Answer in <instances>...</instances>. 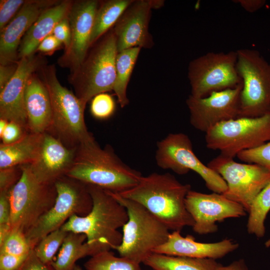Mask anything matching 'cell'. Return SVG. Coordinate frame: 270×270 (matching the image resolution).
Instances as JSON below:
<instances>
[{
  "label": "cell",
  "mask_w": 270,
  "mask_h": 270,
  "mask_svg": "<svg viewBox=\"0 0 270 270\" xmlns=\"http://www.w3.org/2000/svg\"><path fill=\"white\" fill-rule=\"evenodd\" d=\"M20 166L0 169V192H9L22 175Z\"/></svg>",
  "instance_id": "d590c367"
},
{
  "label": "cell",
  "mask_w": 270,
  "mask_h": 270,
  "mask_svg": "<svg viewBox=\"0 0 270 270\" xmlns=\"http://www.w3.org/2000/svg\"><path fill=\"white\" fill-rule=\"evenodd\" d=\"M234 2L240 6L246 11L254 12L262 8L266 4L264 0H236Z\"/></svg>",
  "instance_id": "ee69618b"
},
{
  "label": "cell",
  "mask_w": 270,
  "mask_h": 270,
  "mask_svg": "<svg viewBox=\"0 0 270 270\" xmlns=\"http://www.w3.org/2000/svg\"><path fill=\"white\" fill-rule=\"evenodd\" d=\"M155 158L160 168L171 170L178 174H186L190 170L196 172L213 192L222 194L227 190L226 184L222 177L196 156L192 141L185 134L170 133L158 141Z\"/></svg>",
  "instance_id": "7c38bea8"
},
{
  "label": "cell",
  "mask_w": 270,
  "mask_h": 270,
  "mask_svg": "<svg viewBox=\"0 0 270 270\" xmlns=\"http://www.w3.org/2000/svg\"><path fill=\"white\" fill-rule=\"evenodd\" d=\"M68 233L60 228L44 236L33 249L36 256L43 262L52 264Z\"/></svg>",
  "instance_id": "4dcf8cb0"
},
{
  "label": "cell",
  "mask_w": 270,
  "mask_h": 270,
  "mask_svg": "<svg viewBox=\"0 0 270 270\" xmlns=\"http://www.w3.org/2000/svg\"><path fill=\"white\" fill-rule=\"evenodd\" d=\"M20 270H56L50 264L42 262L32 250Z\"/></svg>",
  "instance_id": "ab89813d"
},
{
  "label": "cell",
  "mask_w": 270,
  "mask_h": 270,
  "mask_svg": "<svg viewBox=\"0 0 270 270\" xmlns=\"http://www.w3.org/2000/svg\"><path fill=\"white\" fill-rule=\"evenodd\" d=\"M83 234L68 232L52 266L56 270H74L76 261L86 256H92L102 252L99 248L88 244Z\"/></svg>",
  "instance_id": "d4e9b609"
},
{
  "label": "cell",
  "mask_w": 270,
  "mask_h": 270,
  "mask_svg": "<svg viewBox=\"0 0 270 270\" xmlns=\"http://www.w3.org/2000/svg\"><path fill=\"white\" fill-rule=\"evenodd\" d=\"M26 0H0V30L2 31L17 14Z\"/></svg>",
  "instance_id": "e575fe53"
},
{
  "label": "cell",
  "mask_w": 270,
  "mask_h": 270,
  "mask_svg": "<svg viewBox=\"0 0 270 270\" xmlns=\"http://www.w3.org/2000/svg\"><path fill=\"white\" fill-rule=\"evenodd\" d=\"M264 245L266 248L270 247V238L268 240L264 243Z\"/></svg>",
  "instance_id": "bcb514c9"
},
{
  "label": "cell",
  "mask_w": 270,
  "mask_h": 270,
  "mask_svg": "<svg viewBox=\"0 0 270 270\" xmlns=\"http://www.w3.org/2000/svg\"><path fill=\"white\" fill-rule=\"evenodd\" d=\"M40 70L52 104V122L46 132L67 148L75 149L82 142L94 137L85 123L86 106L76 94L60 84L54 66L45 64Z\"/></svg>",
  "instance_id": "277c9868"
},
{
  "label": "cell",
  "mask_w": 270,
  "mask_h": 270,
  "mask_svg": "<svg viewBox=\"0 0 270 270\" xmlns=\"http://www.w3.org/2000/svg\"><path fill=\"white\" fill-rule=\"evenodd\" d=\"M115 109L116 103L113 98L106 92L97 94L92 100L90 110L96 118L107 119L114 114Z\"/></svg>",
  "instance_id": "836d02e7"
},
{
  "label": "cell",
  "mask_w": 270,
  "mask_h": 270,
  "mask_svg": "<svg viewBox=\"0 0 270 270\" xmlns=\"http://www.w3.org/2000/svg\"><path fill=\"white\" fill-rule=\"evenodd\" d=\"M62 44L52 34L44 38L38 45L37 50L46 54H52Z\"/></svg>",
  "instance_id": "b9f144b4"
},
{
  "label": "cell",
  "mask_w": 270,
  "mask_h": 270,
  "mask_svg": "<svg viewBox=\"0 0 270 270\" xmlns=\"http://www.w3.org/2000/svg\"><path fill=\"white\" fill-rule=\"evenodd\" d=\"M242 88V82L236 88L214 92L205 98L189 95L186 104L190 124L206 133L218 124L238 118Z\"/></svg>",
  "instance_id": "5bb4252c"
},
{
  "label": "cell",
  "mask_w": 270,
  "mask_h": 270,
  "mask_svg": "<svg viewBox=\"0 0 270 270\" xmlns=\"http://www.w3.org/2000/svg\"><path fill=\"white\" fill-rule=\"evenodd\" d=\"M100 4L96 0L72 1L67 16L70 28V44L58 61L60 66L70 68L71 72L79 67L87 55Z\"/></svg>",
  "instance_id": "2e32d148"
},
{
  "label": "cell",
  "mask_w": 270,
  "mask_h": 270,
  "mask_svg": "<svg viewBox=\"0 0 270 270\" xmlns=\"http://www.w3.org/2000/svg\"><path fill=\"white\" fill-rule=\"evenodd\" d=\"M24 105L28 132L42 134L49 128L52 118L51 100L43 80L34 72L25 90Z\"/></svg>",
  "instance_id": "7402d4cb"
},
{
  "label": "cell",
  "mask_w": 270,
  "mask_h": 270,
  "mask_svg": "<svg viewBox=\"0 0 270 270\" xmlns=\"http://www.w3.org/2000/svg\"><path fill=\"white\" fill-rule=\"evenodd\" d=\"M134 0H108L99 5L90 38L92 46L112 26Z\"/></svg>",
  "instance_id": "83f0119b"
},
{
  "label": "cell",
  "mask_w": 270,
  "mask_h": 270,
  "mask_svg": "<svg viewBox=\"0 0 270 270\" xmlns=\"http://www.w3.org/2000/svg\"><path fill=\"white\" fill-rule=\"evenodd\" d=\"M57 196L54 205L26 233L32 249L46 236L61 227L74 214L84 216L92 208L88 185L64 176L54 183Z\"/></svg>",
  "instance_id": "52a82bcc"
},
{
  "label": "cell",
  "mask_w": 270,
  "mask_h": 270,
  "mask_svg": "<svg viewBox=\"0 0 270 270\" xmlns=\"http://www.w3.org/2000/svg\"><path fill=\"white\" fill-rule=\"evenodd\" d=\"M52 34L64 44L65 50L69 48L71 42V32L68 16L55 26Z\"/></svg>",
  "instance_id": "74e56055"
},
{
  "label": "cell",
  "mask_w": 270,
  "mask_h": 270,
  "mask_svg": "<svg viewBox=\"0 0 270 270\" xmlns=\"http://www.w3.org/2000/svg\"><path fill=\"white\" fill-rule=\"evenodd\" d=\"M75 149L66 146L53 136L42 134L41 144L35 160L29 164L35 177L40 182L54 184L66 176L75 156Z\"/></svg>",
  "instance_id": "ffe728a7"
},
{
  "label": "cell",
  "mask_w": 270,
  "mask_h": 270,
  "mask_svg": "<svg viewBox=\"0 0 270 270\" xmlns=\"http://www.w3.org/2000/svg\"><path fill=\"white\" fill-rule=\"evenodd\" d=\"M239 244L230 239L211 243L198 242L191 235L182 236L180 232H170L167 241L153 253L170 256L216 260L236 250Z\"/></svg>",
  "instance_id": "44dd1931"
},
{
  "label": "cell",
  "mask_w": 270,
  "mask_h": 270,
  "mask_svg": "<svg viewBox=\"0 0 270 270\" xmlns=\"http://www.w3.org/2000/svg\"><path fill=\"white\" fill-rule=\"evenodd\" d=\"M185 204L194 222L193 230L202 235L216 232L218 222L244 216L247 212L240 204L216 192L208 194L191 190L186 196Z\"/></svg>",
  "instance_id": "9a60e30c"
},
{
  "label": "cell",
  "mask_w": 270,
  "mask_h": 270,
  "mask_svg": "<svg viewBox=\"0 0 270 270\" xmlns=\"http://www.w3.org/2000/svg\"><path fill=\"white\" fill-rule=\"evenodd\" d=\"M45 64L44 58L35 54L18 60L14 76L0 91V119L16 122L28 130L24 105L26 85L31 75Z\"/></svg>",
  "instance_id": "e0dca14e"
},
{
  "label": "cell",
  "mask_w": 270,
  "mask_h": 270,
  "mask_svg": "<svg viewBox=\"0 0 270 270\" xmlns=\"http://www.w3.org/2000/svg\"><path fill=\"white\" fill-rule=\"evenodd\" d=\"M87 185L92 200L91 211L84 216L73 215L61 228L85 234L88 244L102 251L114 249L122 242V234L118 229L128 220L127 210L110 191Z\"/></svg>",
  "instance_id": "3957f363"
},
{
  "label": "cell",
  "mask_w": 270,
  "mask_h": 270,
  "mask_svg": "<svg viewBox=\"0 0 270 270\" xmlns=\"http://www.w3.org/2000/svg\"><path fill=\"white\" fill-rule=\"evenodd\" d=\"M190 190V184H182L170 173L154 172L142 176L136 186L118 194L143 206L170 230L180 232L194 224L185 204Z\"/></svg>",
  "instance_id": "6da1fadb"
},
{
  "label": "cell",
  "mask_w": 270,
  "mask_h": 270,
  "mask_svg": "<svg viewBox=\"0 0 270 270\" xmlns=\"http://www.w3.org/2000/svg\"><path fill=\"white\" fill-rule=\"evenodd\" d=\"M110 192L128 214V220L122 227V242L114 250L120 256L140 264L167 241L170 230L140 204Z\"/></svg>",
  "instance_id": "5b68a950"
},
{
  "label": "cell",
  "mask_w": 270,
  "mask_h": 270,
  "mask_svg": "<svg viewBox=\"0 0 270 270\" xmlns=\"http://www.w3.org/2000/svg\"><path fill=\"white\" fill-rule=\"evenodd\" d=\"M236 52V70L242 82L238 118L262 116L270 112V63L255 50Z\"/></svg>",
  "instance_id": "9c48e42d"
},
{
  "label": "cell",
  "mask_w": 270,
  "mask_h": 270,
  "mask_svg": "<svg viewBox=\"0 0 270 270\" xmlns=\"http://www.w3.org/2000/svg\"><path fill=\"white\" fill-rule=\"evenodd\" d=\"M55 0H28L0 31V64L17 63L18 50L22 38L40 16L46 9L58 2Z\"/></svg>",
  "instance_id": "d6986e66"
},
{
  "label": "cell",
  "mask_w": 270,
  "mask_h": 270,
  "mask_svg": "<svg viewBox=\"0 0 270 270\" xmlns=\"http://www.w3.org/2000/svg\"><path fill=\"white\" fill-rule=\"evenodd\" d=\"M22 175L8 192L12 229L26 233L54 205L57 192L54 184L39 181L29 164L21 166Z\"/></svg>",
  "instance_id": "ba28073f"
},
{
  "label": "cell",
  "mask_w": 270,
  "mask_h": 270,
  "mask_svg": "<svg viewBox=\"0 0 270 270\" xmlns=\"http://www.w3.org/2000/svg\"><path fill=\"white\" fill-rule=\"evenodd\" d=\"M66 176L116 193L136 186L142 176L124 162L110 145L102 148L94 137L76 148L72 164Z\"/></svg>",
  "instance_id": "7a4b0ae2"
},
{
  "label": "cell",
  "mask_w": 270,
  "mask_h": 270,
  "mask_svg": "<svg viewBox=\"0 0 270 270\" xmlns=\"http://www.w3.org/2000/svg\"><path fill=\"white\" fill-rule=\"evenodd\" d=\"M236 156L242 162L257 164L270 172V140L257 148L242 151Z\"/></svg>",
  "instance_id": "d6a6232c"
},
{
  "label": "cell",
  "mask_w": 270,
  "mask_h": 270,
  "mask_svg": "<svg viewBox=\"0 0 270 270\" xmlns=\"http://www.w3.org/2000/svg\"><path fill=\"white\" fill-rule=\"evenodd\" d=\"M74 270H82V269L78 265H76Z\"/></svg>",
  "instance_id": "7dc6e473"
},
{
  "label": "cell",
  "mask_w": 270,
  "mask_h": 270,
  "mask_svg": "<svg viewBox=\"0 0 270 270\" xmlns=\"http://www.w3.org/2000/svg\"><path fill=\"white\" fill-rule=\"evenodd\" d=\"M153 0H134L126 8L113 29L118 52L134 47L150 48L154 45L148 31Z\"/></svg>",
  "instance_id": "ac0fdd59"
},
{
  "label": "cell",
  "mask_w": 270,
  "mask_h": 270,
  "mask_svg": "<svg viewBox=\"0 0 270 270\" xmlns=\"http://www.w3.org/2000/svg\"><path fill=\"white\" fill-rule=\"evenodd\" d=\"M270 210V182L261 191L252 203L248 214V232L260 238L264 236V222Z\"/></svg>",
  "instance_id": "f1b7e54d"
},
{
  "label": "cell",
  "mask_w": 270,
  "mask_h": 270,
  "mask_svg": "<svg viewBox=\"0 0 270 270\" xmlns=\"http://www.w3.org/2000/svg\"><path fill=\"white\" fill-rule=\"evenodd\" d=\"M17 63L0 65V91H1L14 76L18 68Z\"/></svg>",
  "instance_id": "7bdbcfd3"
},
{
  "label": "cell",
  "mask_w": 270,
  "mask_h": 270,
  "mask_svg": "<svg viewBox=\"0 0 270 270\" xmlns=\"http://www.w3.org/2000/svg\"><path fill=\"white\" fill-rule=\"evenodd\" d=\"M118 53L112 30L96 43L79 67L70 73V82L84 106L97 94L113 90Z\"/></svg>",
  "instance_id": "8992f818"
},
{
  "label": "cell",
  "mask_w": 270,
  "mask_h": 270,
  "mask_svg": "<svg viewBox=\"0 0 270 270\" xmlns=\"http://www.w3.org/2000/svg\"><path fill=\"white\" fill-rule=\"evenodd\" d=\"M141 48L134 47L123 50L118 52L116 57V76L113 90L122 108L129 103L127 87Z\"/></svg>",
  "instance_id": "4316f807"
},
{
  "label": "cell",
  "mask_w": 270,
  "mask_h": 270,
  "mask_svg": "<svg viewBox=\"0 0 270 270\" xmlns=\"http://www.w3.org/2000/svg\"><path fill=\"white\" fill-rule=\"evenodd\" d=\"M29 254L22 256L0 254V270H20Z\"/></svg>",
  "instance_id": "f35d334b"
},
{
  "label": "cell",
  "mask_w": 270,
  "mask_h": 270,
  "mask_svg": "<svg viewBox=\"0 0 270 270\" xmlns=\"http://www.w3.org/2000/svg\"><path fill=\"white\" fill-rule=\"evenodd\" d=\"M216 270H248L244 259L234 260L228 266L220 264Z\"/></svg>",
  "instance_id": "f6af8a7d"
},
{
  "label": "cell",
  "mask_w": 270,
  "mask_h": 270,
  "mask_svg": "<svg viewBox=\"0 0 270 270\" xmlns=\"http://www.w3.org/2000/svg\"><path fill=\"white\" fill-rule=\"evenodd\" d=\"M207 166L226 182L227 190L222 194L241 204L248 213L256 198L270 182V172L264 167L239 163L220 154Z\"/></svg>",
  "instance_id": "4fadbf2b"
},
{
  "label": "cell",
  "mask_w": 270,
  "mask_h": 270,
  "mask_svg": "<svg viewBox=\"0 0 270 270\" xmlns=\"http://www.w3.org/2000/svg\"><path fill=\"white\" fill-rule=\"evenodd\" d=\"M143 263L154 270H216L220 264L212 258L152 253Z\"/></svg>",
  "instance_id": "484cf974"
},
{
  "label": "cell",
  "mask_w": 270,
  "mask_h": 270,
  "mask_svg": "<svg viewBox=\"0 0 270 270\" xmlns=\"http://www.w3.org/2000/svg\"><path fill=\"white\" fill-rule=\"evenodd\" d=\"M72 2L60 0L40 16L22 38L18 50L19 60L35 54L42 41L52 34L55 26L67 16Z\"/></svg>",
  "instance_id": "603a6c76"
},
{
  "label": "cell",
  "mask_w": 270,
  "mask_h": 270,
  "mask_svg": "<svg viewBox=\"0 0 270 270\" xmlns=\"http://www.w3.org/2000/svg\"><path fill=\"white\" fill-rule=\"evenodd\" d=\"M237 52H210L192 60L188 66L190 95L205 98L242 82L236 70Z\"/></svg>",
  "instance_id": "8fae6325"
},
{
  "label": "cell",
  "mask_w": 270,
  "mask_h": 270,
  "mask_svg": "<svg viewBox=\"0 0 270 270\" xmlns=\"http://www.w3.org/2000/svg\"><path fill=\"white\" fill-rule=\"evenodd\" d=\"M206 147L234 158L244 150L270 140V112L256 118H238L223 122L206 132Z\"/></svg>",
  "instance_id": "30bf717a"
},
{
  "label": "cell",
  "mask_w": 270,
  "mask_h": 270,
  "mask_svg": "<svg viewBox=\"0 0 270 270\" xmlns=\"http://www.w3.org/2000/svg\"><path fill=\"white\" fill-rule=\"evenodd\" d=\"M32 250L25 233L18 229H12L0 244V254L22 256L28 254Z\"/></svg>",
  "instance_id": "1f68e13d"
},
{
  "label": "cell",
  "mask_w": 270,
  "mask_h": 270,
  "mask_svg": "<svg viewBox=\"0 0 270 270\" xmlns=\"http://www.w3.org/2000/svg\"><path fill=\"white\" fill-rule=\"evenodd\" d=\"M8 192H0V225H11Z\"/></svg>",
  "instance_id": "60d3db41"
},
{
  "label": "cell",
  "mask_w": 270,
  "mask_h": 270,
  "mask_svg": "<svg viewBox=\"0 0 270 270\" xmlns=\"http://www.w3.org/2000/svg\"><path fill=\"white\" fill-rule=\"evenodd\" d=\"M42 134L28 132L15 142L8 144L1 143L0 169L32 164L39 152Z\"/></svg>",
  "instance_id": "cb8c5ba5"
},
{
  "label": "cell",
  "mask_w": 270,
  "mask_h": 270,
  "mask_svg": "<svg viewBox=\"0 0 270 270\" xmlns=\"http://www.w3.org/2000/svg\"><path fill=\"white\" fill-rule=\"evenodd\" d=\"M86 270H141L140 264L116 256L110 250L98 252L84 264Z\"/></svg>",
  "instance_id": "f546056e"
},
{
  "label": "cell",
  "mask_w": 270,
  "mask_h": 270,
  "mask_svg": "<svg viewBox=\"0 0 270 270\" xmlns=\"http://www.w3.org/2000/svg\"><path fill=\"white\" fill-rule=\"evenodd\" d=\"M28 132L26 128L20 124L8 122L6 128L0 134L2 144H8L15 142L21 139Z\"/></svg>",
  "instance_id": "8d00e7d4"
}]
</instances>
